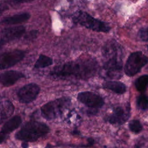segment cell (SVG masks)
<instances>
[{"mask_svg": "<svg viewBox=\"0 0 148 148\" xmlns=\"http://www.w3.org/2000/svg\"><path fill=\"white\" fill-rule=\"evenodd\" d=\"M98 70L97 62L92 59L70 61L58 66L50 72L57 77H75L87 79L95 75Z\"/></svg>", "mask_w": 148, "mask_h": 148, "instance_id": "obj_1", "label": "cell"}, {"mask_svg": "<svg viewBox=\"0 0 148 148\" xmlns=\"http://www.w3.org/2000/svg\"><path fill=\"white\" fill-rule=\"evenodd\" d=\"M49 131L50 128L46 124L37 121H30L24 124L16 133L15 138L24 142H35L47 135Z\"/></svg>", "mask_w": 148, "mask_h": 148, "instance_id": "obj_2", "label": "cell"}, {"mask_svg": "<svg viewBox=\"0 0 148 148\" xmlns=\"http://www.w3.org/2000/svg\"><path fill=\"white\" fill-rule=\"evenodd\" d=\"M71 104V98L66 97L51 101L41 107V115L47 120L57 119L69 108Z\"/></svg>", "mask_w": 148, "mask_h": 148, "instance_id": "obj_3", "label": "cell"}, {"mask_svg": "<svg viewBox=\"0 0 148 148\" xmlns=\"http://www.w3.org/2000/svg\"><path fill=\"white\" fill-rule=\"evenodd\" d=\"M73 20L75 23L96 32L106 33L111 28L108 23L95 18L83 11H77L75 13L73 16Z\"/></svg>", "mask_w": 148, "mask_h": 148, "instance_id": "obj_4", "label": "cell"}, {"mask_svg": "<svg viewBox=\"0 0 148 148\" xmlns=\"http://www.w3.org/2000/svg\"><path fill=\"white\" fill-rule=\"evenodd\" d=\"M148 62V57L142 51L131 53L124 66V72L128 76H133L139 73L142 68Z\"/></svg>", "mask_w": 148, "mask_h": 148, "instance_id": "obj_5", "label": "cell"}, {"mask_svg": "<svg viewBox=\"0 0 148 148\" xmlns=\"http://www.w3.org/2000/svg\"><path fill=\"white\" fill-rule=\"evenodd\" d=\"M39 86L34 83L25 84L17 92V96L20 102L29 103L34 101L40 92Z\"/></svg>", "mask_w": 148, "mask_h": 148, "instance_id": "obj_6", "label": "cell"}, {"mask_svg": "<svg viewBox=\"0 0 148 148\" xmlns=\"http://www.w3.org/2000/svg\"><path fill=\"white\" fill-rule=\"evenodd\" d=\"M25 55V51L21 50H14L2 53L0 57L1 69H8L15 65L24 58Z\"/></svg>", "mask_w": 148, "mask_h": 148, "instance_id": "obj_7", "label": "cell"}, {"mask_svg": "<svg viewBox=\"0 0 148 148\" xmlns=\"http://www.w3.org/2000/svg\"><path fill=\"white\" fill-rule=\"evenodd\" d=\"M77 99L81 103L91 108H100L103 106L105 103L102 97L91 91L79 92Z\"/></svg>", "mask_w": 148, "mask_h": 148, "instance_id": "obj_8", "label": "cell"}, {"mask_svg": "<svg viewBox=\"0 0 148 148\" xmlns=\"http://www.w3.org/2000/svg\"><path fill=\"white\" fill-rule=\"evenodd\" d=\"M25 28L23 25L3 28L1 31V46L20 38L25 33Z\"/></svg>", "mask_w": 148, "mask_h": 148, "instance_id": "obj_9", "label": "cell"}, {"mask_svg": "<svg viewBox=\"0 0 148 148\" xmlns=\"http://www.w3.org/2000/svg\"><path fill=\"white\" fill-rule=\"evenodd\" d=\"M130 108L119 106L116 107L112 113L106 119L107 121L112 124L121 125L124 124L130 117Z\"/></svg>", "mask_w": 148, "mask_h": 148, "instance_id": "obj_10", "label": "cell"}, {"mask_svg": "<svg viewBox=\"0 0 148 148\" xmlns=\"http://www.w3.org/2000/svg\"><path fill=\"white\" fill-rule=\"evenodd\" d=\"M24 73L20 71L10 70L1 73L0 76L1 83L3 86L9 87L15 84L18 80L24 77Z\"/></svg>", "mask_w": 148, "mask_h": 148, "instance_id": "obj_11", "label": "cell"}, {"mask_svg": "<svg viewBox=\"0 0 148 148\" xmlns=\"http://www.w3.org/2000/svg\"><path fill=\"white\" fill-rule=\"evenodd\" d=\"M22 123L21 118L20 116L16 115L4 123L1 130L0 141L1 143L4 140L5 136L16 130L21 125Z\"/></svg>", "mask_w": 148, "mask_h": 148, "instance_id": "obj_12", "label": "cell"}, {"mask_svg": "<svg viewBox=\"0 0 148 148\" xmlns=\"http://www.w3.org/2000/svg\"><path fill=\"white\" fill-rule=\"evenodd\" d=\"M103 67L108 72L120 71L122 68V61L115 53L103 64Z\"/></svg>", "mask_w": 148, "mask_h": 148, "instance_id": "obj_13", "label": "cell"}, {"mask_svg": "<svg viewBox=\"0 0 148 148\" xmlns=\"http://www.w3.org/2000/svg\"><path fill=\"white\" fill-rule=\"evenodd\" d=\"M30 16H31L28 13H20L10 16H7L4 17L1 20V23L7 25L20 24L27 21L30 18Z\"/></svg>", "mask_w": 148, "mask_h": 148, "instance_id": "obj_14", "label": "cell"}, {"mask_svg": "<svg viewBox=\"0 0 148 148\" xmlns=\"http://www.w3.org/2000/svg\"><path fill=\"white\" fill-rule=\"evenodd\" d=\"M102 87L119 94H124L127 89L126 86L123 83L118 81L105 82L102 84Z\"/></svg>", "mask_w": 148, "mask_h": 148, "instance_id": "obj_15", "label": "cell"}, {"mask_svg": "<svg viewBox=\"0 0 148 148\" xmlns=\"http://www.w3.org/2000/svg\"><path fill=\"white\" fill-rule=\"evenodd\" d=\"M14 110V107L10 101L6 100L2 102L1 103V123H2L5 120L11 116Z\"/></svg>", "mask_w": 148, "mask_h": 148, "instance_id": "obj_16", "label": "cell"}, {"mask_svg": "<svg viewBox=\"0 0 148 148\" xmlns=\"http://www.w3.org/2000/svg\"><path fill=\"white\" fill-rule=\"evenodd\" d=\"M53 63V61L51 57L43 54H40L35 63L34 67L37 69L45 68L51 65Z\"/></svg>", "mask_w": 148, "mask_h": 148, "instance_id": "obj_17", "label": "cell"}, {"mask_svg": "<svg viewBox=\"0 0 148 148\" xmlns=\"http://www.w3.org/2000/svg\"><path fill=\"white\" fill-rule=\"evenodd\" d=\"M148 85V75H143L138 77L135 82V86L138 91H144Z\"/></svg>", "mask_w": 148, "mask_h": 148, "instance_id": "obj_18", "label": "cell"}, {"mask_svg": "<svg viewBox=\"0 0 148 148\" xmlns=\"http://www.w3.org/2000/svg\"><path fill=\"white\" fill-rule=\"evenodd\" d=\"M136 106L139 109L146 110L148 109V97L145 94H141L136 99Z\"/></svg>", "mask_w": 148, "mask_h": 148, "instance_id": "obj_19", "label": "cell"}, {"mask_svg": "<svg viewBox=\"0 0 148 148\" xmlns=\"http://www.w3.org/2000/svg\"><path fill=\"white\" fill-rule=\"evenodd\" d=\"M128 127L131 131L135 134L139 133L143 128L140 122L138 120H131L128 124Z\"/></svg>", "mask_w": 148, "mask_h": 148, "instance_id": "obj_20", "label": "cell"}, {"mask_svg": "<svg viewBox=\"0 0 148 148\" xmlns=\"http://www.w3.org/2000/svg\"><path fill=\"white\" fill-rule=\"evenodd\" d=\"M138 36L143 41H148V27L141 28L138 32Z\"/></svg>", "mask_w": 148, "mask_h": 148, "instance_id": "obj_21", "label": "cell"}, {"mask_svg": "<svg viewBox=\"0 0 148 148\" xmlns=\"http://www.w3.org/2000/svg\"><path fill=\"white\" fill-rule=\"evenodd\" d=\"M37 34H38L37 31H32L29 32V33L28 34H27V35L25 37L27 39H32L37 36Z\"/></svg>", "mask_w": 148, "mask_h": 148, "instance_id": "obj_22", "label": "cell"}, {"mask_svg": "<svg viewBox=\"0 0 148 148\" xmlns=\"http://www.w3.org/2000/svg\"><path fill=\"white\" fill-rule=\"evenodd\" d=\"M14 2L17 3H24V2H28L32 1L33 0H13Z\"/></svg>", "mask_w": 148, "mask_h": 148, "instance_id": "obj_23", "label": "cell"}, {"mask_svg": "<svg viewBox=\"0 0 148 148\" xmlns=\"http://www.w3.org/2000/svg\"><path fill=\"white\" fill-rule=\"evenodd\" d=\"M21 146L23 148H27L28 147V145L27 142H23V143L21 144Z\"/></svg>", "mask_w": 148, "mask_h": 148, "instance_id": "obj_24", "label": "cell"}, {"mask_svg": "<svg viewBox=\"0 0 148 148\" xmlns=\"http://www.w3.org/2000/svg\"><path fill=\"white\" fill-rule=\"evenodd\" d=\"M147 50H148V45H147Z\"/></svg>", "mask_w": 148, "mask_h": 148, "instance_id": "obj_25", "label": "cell"}]
</instances>
